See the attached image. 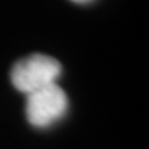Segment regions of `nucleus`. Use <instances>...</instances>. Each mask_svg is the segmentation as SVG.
Returning a JSON list of instances; mask_svg holds the SVG:
<instances>
[{"instance_id":"f257e3e1","label":"nucleus","mask_w":149,"mask_h":149,"mask_svg":"<svg viewBox=\"0 0 149 149\" xmlns=\"http://www.w3.org/2000/svg\"><path fill=\"white\" fill-rule=\"evenodd\" d=\"M61 74V65L43 53H33L18 60L10 71V81L17 91L27 96L33 91L55 85Z\"/></svg>"},{"instance_id":"f03ea898","label":"nucleus","mask_w":149,"mask_h":149,"mask_svg":"<svg viewBox=\"0 0 149 149\" xmlns=\"http://www.w3.org/2000/svg\"><path fill=\"white\" fill-rule=\"evenodd\" d=\"M68 109V98L58 83L27 95L25 114L35 128H48L65 116Z\"/></svg>"},{"instance_id":"7ed1b4c3","label":"nucleus","mask_w":149,"mask_h":149,"mask_svg":"<svg viewBox=\"0 0 149 149\" xmlns=\"http://www.w3.org/2000/svg\"><path fill=\"white\" fill-rule=\"evenodd\" d=\"M71 2H74V3H90L93 0H71Z\"/></svg>"}]
</instances>
